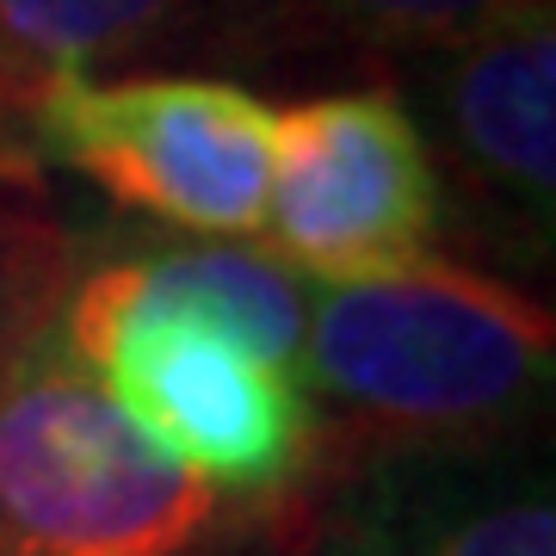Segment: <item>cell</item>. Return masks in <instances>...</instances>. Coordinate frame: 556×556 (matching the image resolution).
<instances>
[{
	"label": "cell",
	"mask_w": 556,
	"mask_h": 556,
	"mask_svg": "<svg viewBox=\"0 0 556 556\" xmlns=\"http://www.w3.org/2000/svg\"><path fill=\"white\" fill-rule=\"evenodd\" d=\"M427 124L464 211L551 254L556 229V7H526L482 38L427 56Z\"/></svg>",
	"instance_id": "obj_6"
},
{
	"label": "cell",
	"mask_w": 556,
	"mask_h": 556,
	"mask_svg": "<svg viewBox=\"0 0 556 556\" xmlns=\"http://www.w3.org/2000/svg\"><path fill=\"white\" fill-rule=\"evenodd\" d=\"M56 340L149 452L223 501H273L316 464L303 383L236 334L199 248L80 273L56 309Z\"/></svg>",
	"instance_id": "obj_2"
},
{
	"label": "cell",
	"mask_w": 556,
	"mask_h": 556,
	"mask_svg": "<svg viewBox=\"0 0 556 556\" xmlns=\"http://www.w3.org/2000/svg\"><path fill=\"white\" fill-rule=\"evenodd\" d=\"M556 371L551 303L457 260L321 285L303 328V396L346 452L489 445L532 415Z\"/></svg>",
	"instance_id": "obj_1"
},
{
	"label": "cell",
	"mask_w": 556,
	"mask_h": 556,
	"mask_svg": "<svg viewBox=\"0 0 556 556\" xmlns=\"http://www.w3.org/2000/svg\"><path fill=\"white\" fill-rule=\"evenodd\" d=\"M50 161L75 167L105 199L211 241L266 229L278 112L211 75H62L25 118Z\"/></svg>",
	"instance_id": "obj_4"
},
{
	"label": "cell",
	"mask_w": 556,
	"mask_h": 556,
	"mask_svg": "<svg viewBox=\"0 0 556 556\" xmlns=\"http://www.w3.org/2000/svg\"><path fill=\"white\" fill-rule=\"evenodd\" d=\"M328 556H390V551H378V544H353V551H328Z\"/></svg>",
	"instance_id": "obj_10"
},
{
	"label": "cell",
	"mask_w": 556,
	"mask_h": 556,
	"mask_svg": "<svg viewBox=\"0 0 556 556\" xmlns=\"http://www.w3.org/2000/svg\"><path fill=\"white\" fill-rule=\"evenodd\" d=\"M544 0H204L199 50L248 62L439 56Z\"/></svg>",
	"instance_id": "obj_7"
},
{
	"label": "cell",
	"mask_w": 556,
	"mask_h": 556,
	"mask_svg": "<svg viewBox=\"0 0 556 556\" xmlns=\"http://www.w3.org/2000/svg\"><path fill=\"white\" fill-rule=\"evenodd\" d=\"M204 0H0V124H25L43 87L186 31Z\"/></svg>",
	"instance_id": "obj_8"
},
{
	"label": "cell",
	"mask_w": 556,
	"mask_h": 556,
	"mask_svg": "<svg viewBox=\"0 0 556 556\" xmlns=\"http://www.w3.org/2000/svg\"><path fill=\"white\" fill-rule=\"evenodd\" d=\"M229 501L174 470L62 353L0 358V556H192Z\"/></svg>",
	"instance_id": "obj_3"
},
{
	"label": "cell",
	"mask_w": 556,
	"mask_h": 556,
	"mask_svg": "<svg viewBox=\"0 0 556 556\" xmlns=\"http://www.w3.org/2000/svg\"><path fill=\"white\" fill-rule=\"evenodd\" d=\"M427 556H556L551 489L532 482V489L464 507L427 538Z\"/></svg>",
	"instance_id": "obj_9"
},
{
	"label": "cell",
	"mask_w": 556,
	"mask_h": 556,
	"mask_svg": "<svg viewBox=\"0 0 556 556\" xmlns=\"http://www.w3.org/2000/svg\"><path fill=\"white\" fill-rule=\"evenodd\" d=\"M439 192L427 130L396 93H309L278 112L273 199L266 229L273 254L298 278L358 285L427 260L439 236Z\"/></svg>",
	"instance_id": "obj_5"
}]
</instances>
